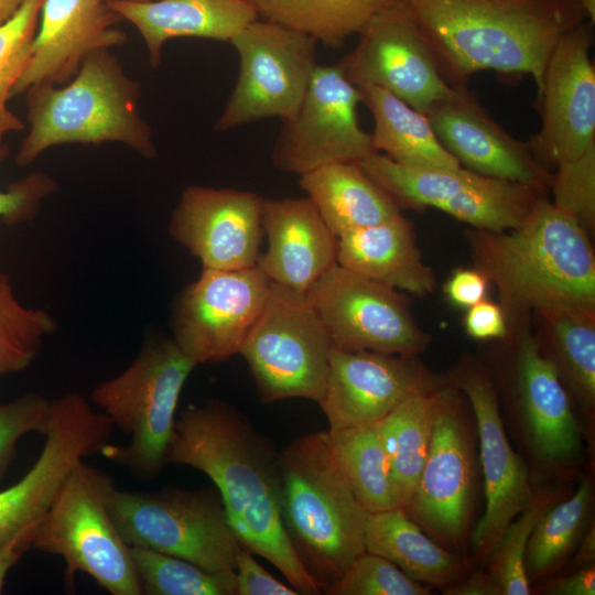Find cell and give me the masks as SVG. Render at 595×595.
Returning <instances> with one entry per match:
<instances>
[{
    "label": "cell",
    "instance_id": "1",
    "mask_svg": "<svg viewBox=\"0 0 595 595\" xmlns=\"http://www.w3.org/2000/svg\"><path fill=\"white\" fill-rule=\"evenodd\" d=\"M166 463L204 473L240 544L273 564L299 594H322L283 527L279 452L244 414L216 399L190 405L175 421Z\"/></svg>",
    "mask_w": 595,
    "mask_h": 595
},
{
    "label": "cell",
    "instance_id": "2",
    "mask_svg": "<svg viewBox=\"0 0 595 595\" xmlns=\"http://www.w3.org/2000/svg\"><path fill=\"white\" fill-rule=\"evenodd\" d=\"M443 77L468 87L483 71L530 75L539 94L563 34L588 20L573 0H400Z\"/></svg>",
    "mask_w": 595,
    "mask_h": 595
},
{
    "label": "cell",
    "instance_id": "3",
    "mask_svg": "<svg viewBox=\"0 0 595 595\" xmlns=\"http://www.w3.org/2000/svg\"><path fill=\"white\" fill-rule=\"evenodd\" d=\"M586 229L540 196L526 218L504 231L468 229L476 269L512 311L577 305L595 309V257Z\"/></svg>",
    "mask_w": 595,
    "mask_h": 595
},
{
    "label": "cell",
    "instance_id": "4",
    "mask_svg": "<svg viewBox=\"0 0 595 595\" xmlns=\"http://www.w3.org/2000/svg\"><path fill=\"white\" fill-rule=\"evenodd\" d=\"M24 94L30 129L15 154L19 166L71 143L119 142L143 158L156 156L152 130L139 111L141 87L109 48L88 54L67 84H36Z\"/></svg>",
    "mask_w": 595,
    "mask_h": 595
},
{
    "label": "cell",
    "instance_id": "5",
    "mask_svg": "<svg viewBox=\"0 0 595 595\" xmlns=\"http://www.w3.org/2000/svg\"><path fill=\"white\" fill-rule=\"evenodd\" d=\"M280 508L290 543L322 593L365 552L369 511L339 470L323 432L279 452Z\"/></svg>",
    "mask_w": 595,
    "mask_h": 595
},
{
    "label": "cell",
    "instance_id": "6",
    "mask_svg": "<svg viewBox=\"0 0 595 595\" xmlns=\"http://www.w3.org/2000/svg\"><path fill=\"white\" fill-rule=\"evenodd\" d=\"M196 367L172 338L147 342L120 375L99 382L90 400L129 437L100 454L138 479L156 477L167 465L175 413L184 383Z\"/></svg>",
    "mask_w": 595,
    "mask_h": 595
},
{
    "label": "cell",
    "instance_id": "7",
    "mask_svg": "<svg viewBox=\"0 0 595 595\" xmlns=\"http://www.w3.org/2000/svg\"><path fill=\"white\" fill-rule=\"evenodd\" d=\"M508 387L504 400L497 398L499 409L532 485L571 483L582 473L585 454L593 456L569 392L530 334L516 345Z\"/></svg>",
    "mask_w": 595,
    "mask_h": 595
},
{
    "label": "cell",
    "instance_id": "8",
    "mask_svg": "<svg viewBox=\"0 0 595 595\" xmlns=\"http://www.w3.org/2000/svg\"><path fill=\"white\" fill-rule=\"evenodd\" d=\"M480 480L473 411L465 396L447 382L440 391L428 456L401 508L437 543L470 556Z\"/></svg>",
    "mask_w": 595,
    "mask_h": 595
},
{
    "label": "cell",
    "instance_id": "9",
    "mask_svg": "<svg viewBox=\"0 0 595 595\" xmlns=\"http://www.w3.org/2000/svg\"><path fill=\"white\" fill-rule=\"evenodd\" d=\"M113 487L107 474L79 462L40 519L32 548L63 559L66 586L82 572L112 595H142L131 547L109 511Z\"/></svg>",
    "mask_w": 595,
    "mask_h": 595
},
{
    "label": "cell",
    "instance_id": "10",
    "mask_svg": "<svg viewBox=\"0 0 595 595\" xmlns=\"http://www.w3.org/2000/svg\"><path fill=\"white\" fill-rule=\"evenodd\" d=\"M109 511L123 540L208 571H234L241 544L218 493L176 487L123 491L113 487Z\"/></svg>",
    "mask_w": 595,
    "mask_h": 595
},
{
    "label": "cell",
    "instance_id": "11",
    "mask_svg": "<svg viewBox=\"0 0 595 595\" xmlns=\"http://www.w3.org/2000/svg\"><path fill=\"white\" fill-rule=\"evenodd\" d=\"M332 345L304 293L271 282L266 304L246 337L241 355L259 399L318 402L327 379Z\"/></svg>",
    "mask_w": 595,
    "mask_h": 595
},
{
    "label": "cell",
    "instance_id": "12",
    "mask_svg": "<svg viewBox=\"0 0 595 595\" xmlns=\"http://www.w3.org/2000/svg\"><path fill=\"white\" fill-rule=\"evenodd\" d=\"M230 44L239 56V74L215 130L225 132L268 118L291 119L317 65V42L288 26L257 19Z\"/></svg>",
    "mask_w": 595,
    "mask_h": 595
},
{
    "label": "cell",
    "instance_id": "13",
    "mask_svg": "<svg viewBox=\"0 0 595 595\" xmlns=\"http://www.w3.org/2000/svg\"><path fill=\"white\" fill-rule=\"evenodd\" d=\"M358 163L400 208H436L480 230L515 228L543 196L527 185L462 166H405L379 152Z\"/></svg>",
    "mask_w": 595,
    "mask_h": 595
},
{
    "label": "cell",
    "instance_id": "14",
    "mask_svg": "<svg viewBox=\"0 0 595 595\" xmlns=\"http://www.w3.org/2000/svg\"><path fill=\"white\" fill-rule=\"evenodd\" d=\"M305 296L333 348L418 356L431 343L398 290L338 263L329 268Z\"/></svg>",
    "mask_w": 595,
    "mask_h": 595
},
{
    "label": "cell",
    "instance_id": "15",
    "mask_svg": "<svg viewBox=\"0 0 595 595\" xmlns=\"http://www.w3.org/2000/svg\"><path fill=\"white\" fill-rule=\"evenodd\" d=\"M353 51L337 66L356 87L376 86L425 113L468 87H454L441 74L421 30L400 0H391L358 33Z\"/></svg>",
    "mask_w": 595,
    "mask_h": 595
},
{
    "label": "cell",
    "instance_id": "16",
    "mask_svg": "<svg viewBox=\"0 0 595 595\" xmlns=\"http://www.w3.org/2000/svg\"><path fill=\"white\" fill-rule=\"evenodd\" d=\"M447 382L465 396L476 423L485 506L472 533L470 558L476 566L486 567L496 542L528 505L534 486L511 445L489 371L478 363L464 361Z\"/></svg>",
    "mask_w": 595,
    "mask_h": 595
},
{
    "label": "cell",
    "instance_id": "17",
    "mask_svg": "<svg viewBox=\"0 0 595 595\" xmlns=\"http://www.w3.org/2000/svg\"><path fill=\"white\" fill-rule=\"evenodd\" d=\"M271 280L258 267L203 269L177 295L172 339L194 364H215L237 354L258 320Z\"/></svg>",
    "mask_w": 595,
    "mask_h": 595
},
{
    "label": "cell",
    "instance_id": "18",
    "mask_svg": "<svg viewBox=\"0 0 595 595\" xmlns=\"http://www.w3.org/2000/svg\"><path fill=\"white\" fill-rule=\"evenodd\" d=\"M358 88L337 64H317L296 113L282 121L272 152L273 166L301 176L337 162H360L375 153L371 133L359 125Z\"/></svg>",
    "mask_w": 595,
    "mask_h": 595
},
{
    "label": "cell",
    "instance_id": "19",
    "mask_svg": "<svg viewBox=\"0 0 595 595\" xmlns=\"http://www.w3.org/2000/svg\"><path fill=\"white\" fill-rule=\"evenodd\" d=\"M112 428L80 393L52 400L41 454L19 482L0 491V543L44 516L75 466L110 442Z\"/></svg>",
    "mask_w": 595,
    "mask_h": 595
},
{
    "label": "cell",
    "instance_id": "20",
    "mask_svg": "<svg viewBox=\"0 0 595 595\" xmlns=\"http://www.w3.org/2000/svg\"><path fill=\"white\" fill-rule=\"evenodd\" d=\"M593 26L586 20L563 34L544 69L537 101L542 123L527 144L550 172L595 145Z\"/></svg>",
    "mask_w": 595,
    "mask_h": 595
},
{
    "label": "cell",
    "instance_id": "21",
    "mask_svg": "<svg viewBox=\"0 0 595 595\" xmlns=\"http://www.w3.org/2000/svg\"><path fill=\"white\" fill-rule=\"evenodd\" d=\"M447 383L416 356L331 349L317 402L329 430L374 425L405 400Z\"/></svg>",
    "mask_w": 595,
    "mask_h": 595
},
{
    "label": "cell",
    "instance_id": "22",
    "mask_svg": "<svg viewBox=\"0 0 595 595\" xmlns=\"http://www.w3.org/2000/svg\"><path fill=\"white\" fill-rule=\"evenodd\" d=\"M263 198L250 191L192 185L172 212L170 236L203 269L238 270L260 258Z\"/></svg>",
    "mask_w": 595,
    "mask_h": 595
},
{
    "label": "cell",
    "instance_id": "23",
    "mask_svg": "<svg viewBox=\"0 0 595 595\" xmlns=\"http://www.w3.org/2000/svg\"><path fill=\"white\" fill-rule=\"evenodd\" d=\"M121 21L107 0H44L31 55L12 97L36 84L65 85L88 54L125 44Z\"/></svg>",
    "mask_w": 595,
    "mask_h": 595
},
{
    "label": "cell",
    "instance_id": "24",
    "mask_svg": "<svg viewBox=\"0 0 595 595\" xmlns=\"http://www.w3.org/2000/svg\"><path fill=\"white\" fill-rule=\"evenodd\" d=\"M425 115L442 145L466 169L527 185L543 195L550 188L552 172L538 162L527 142L496 122L468 88Z\"/></svg>",
    "mask_w": 595,
    "mask_h": 595
},
{
    "label": "cell",
    "instance_id": "25",
    "mask_svg": "<svg viewBox=\"0 0 595 595\" xmlns=\"http://www.w3.org/2000/svg\"><path fill=\"white\" fill-rule=\"evenodd\" d=\"M261 227L268 246L257 266L273 283L305 294L337 263L338 238L307 196L263 198Z\"/></svg>",
    "mask_w": 595,
    "mask_h": 595
},
{
    "label": "cell",
    "instance_id": "26",
    "mask_svg": "<svg viewBox=\"0 0 595 595\" xmlns=\"http://www.w3.org/2000/svg\"><path fill=\"white\" fill-rule=\"evenodd\" d=\"M107 2L139 30L154 68L161 64L164 44L172 39L190 36L230 43L237 33L258 19L250 0Z\"/></svg>",
    "mask_w": 595,
    "mask_h": 595
},
{
    "label": "cell",
    "instance_id": "27",
    "mask_svg": "<svg viewBox=\"0 0 595 595\" xmlns=\"http://www.w3.org/2000/svg\"><path fill=\"white\" fill-rule=\"evenodd\" d=\"M337 263L419 298L436 284L416 246L413 225L402 214L339 237Z\"/></svg>",
    "mask_w": 595,
    "mask_h": 595
},
{
    "label": "cell",
    "instance_id": "28",
    "mask_svg": "<svg viewBox=\"0 0 595 595\" xmlns=\"http://www.w3.org/2000/svg\"><path fill=\"white\" fill-rule=\"evenodd\" d=\"M364 542L365 551L387 559L413 581L440 592L476 566L469 555L437 543L401 507L369 512Z\"/></svg>",
    "mask_w": 595,
    "mask_h": 595
},
{
    "label": "cell",
    "instance_id": "29",
    "mask_svg": "<svg viewBox=\"0 0 595 595\" xmlns=\"http://www.w3.org/2000/svg\"><path fill=\"white\" fill-rule=\"evenodd\" d=\"M543 338L538 339L554 365L582 422L591 455L595 448V309L559 305L538 312Z\"/></svg>",
    "mask_w": 595,
    "mask_h": 595
},
{
    "label": "cell",
    "instance_id": "30",
    "mask_svg": "<svg viewBox=\"0 0 595 595\" xmlns=\"http://www.w3.org/2000/svg\"><path fill=\"white\" fill-rule=\"evenodd\" d=\"M299 185L337 238L402 214L358 162L321 166L299 176Z\"/></svg>",
    "mask_w": 595,
    "mask_h": 595
},
{
    "label": "cell",
    "instance_id": "31",
    "mask_svg": "<svg viewBox=\"0 0 595 595\" xmlns=\"http://www.w3.org/2000/svg\"><path fill=\"white\" fill-rule=\"evenodd\" d=\"M361 102L374 118L375 152L413 167H458L442 145L428 116L376 86L357 87Z\"/></svg>",
    "mask_w": 595,
    "mask_h": 595
},
{
    "label": "cell",
    "instance_id": "32",
    "mask_svg": "<svg viewBox=\"0 0 595 595\" xmlns=\"http://www.w3.org/2000/svg\"><path fill=\"white\" fill-rule=\"evenodd\" d=\"M595 484L588 466L576 486L540 518L529 538L524 572L530 584L561 573L594 520Z\"/></svg>",
    "mask_w": 595,
    "mask_h": 595
},
{
    "label": "cell",
    "instance_id": "33",
    "mask_svg": "<svg viewBox=\"0 0 595 595\" xmlns=\"http://www.w3.org/2000/svg\"><path fill=\"white\" fill-rule=\"evenodd\" d=\"M322 432L344 478L369 512L401 507L390 464L375 425Z\"/></svg>",
    "mask_w": 595,
    "mask_h": 595
},
{
    "label": "cell",
    "instance_id": "34",
    "mask_svg": "<svg viewBox=\"0 0 595 595\" xmlns=\"http://www.w3.org/2000/svg\"><path fill=\"white\" fill-rule=\"evenodd\" d=\"M442 388L405 400L374 424L387 454L401 507L410 498L428 456Z\"/></svg>",
    "mask_w": 595,
    "mask_h": 595
},
{
    "label": "cell",
    "instance_id": "35",
    "mask_svg": "<svg viewBox=\"0 0 595 595\" xmlns=\"http://www.w3.org/2000/svg\"><path fill=\"white\" fill-rule=\"evenodd\" d=\"M258 15L302 32L328 47L358 34L391 0H250Z\"/></svg>",
    "mask_w": 595,
    "mask_h": 595
},
{
    "label": "cell",
    "instance_id": "36",
    "mask_svg": "<svg viewBox=\"0 0 595 595\" xmlns=\"http://www.w3.org/2000/svg\"><path fill=\"white\" fill-rule=\"evenodd\" d=\"M570 484L536 486L528 505L505 528L496 542L485 569L504 595H531V584L524 572L529 538L542 515L571 491Z\"/></svg>",
    "mask_w": 595,
    "mask_h": 595
},
{
    "label": "cell",
    "instance_id": "37",
    "mask_svg": "<svg viewBox=\"0 0 595 595\" xmlns=\"http://www.w3.org/2000/svg\"><path fill=\"white\" fill-rule=\"evenodd\" d=\"M145 595H236L235 571H208L190 561L131 548Z\"/></svg>",
    "mask_w": 595,
    "mask_h": 595
},
{
    "label": "cell",
    "instance_id": "38",
    "mask_svg": "<svg viewBox=\"0 0 595 595\" xmlns=\"http://www.w3.org/2000/svg\"><path fill=\"white\" fill-rule=\"evenodd\" d=\"M55 329L52 315L21 304L10 277L0 272V376L28 368Z\"/></svg>",
    "mask_w": 595,
    "mask_h": 595
},
{
    "label": "cell",
    "instance_id": "39",
    "mask_svg": "<svg viewBox=\"0 0 595 595\" xmlns=\"http://www.w3.org/2000/svg\"><path fill=\"white\" fill-rule=\"evenodd\" d=\"M44 0H22L14 15L0 25V144L6 134L24 129L8 107L12 90L31 55Z\"/></svg>",
    "mask_w": 595,
    "mask_h": 595
},
{
    "label": "cell",
    "instance_id": "40",
    "mask_svg": "<svg viewBox=\"0 0 595 595\" xmlns=\"http://www.w3.org/2000/svg\"><path fill=\"white\" fill-rule=\"evenodd\" d=\"M326 595H431L433 591L410 578L387 559L363 552Z\"/></svg>",
    "mask_w": 595,
    "mask_h": 595
},
{
    "label": "cell",
    "instance_id": "41",
    "mask_svg": "<svg viewBox=\"0 0 595 595\" xmlns=\"http://www.w3.org/2000/svg\"><path fill=\"white\" fill-rule=\"evenodd\" d=\"M552 203L587 230L595 223V145L581 156L560 163L552 172Z\"/></svg>",
    "mask_w": 595,
    "mask_h": 595
},
{
    "label": "cell",
    "instance_id": "42",
    "mask_svg": "<svg viewBox=\"0 0 595 595\" xmlns=\"http://www.w3.org/2000/svg\"><path fill=\"white\" fill-rule=\"evenodd\" d=\"M51 405L52 400L34 392L0 404V479L14 457L19 440L32 432L44 435Z\"/></svg>",
    "mask_w": 595,
    "mask_h": 595
},
{
    "label": "cell",
    "instance_id": "43",
    "mask_svg": "<svg viewBox=\"0 0 595 595\" xmlns=\"http://www.w3.org/2000/svg\"><path fill=\"white\" fill-rule=\"evenodd\" d=\"M10 148L0 144V162L6 160ZM58 183L48 174L35 171L9 184L0 191V219L13 226L31 220L40 210L43 201L57 192Z\"/></svg>",
    "mask_w": 595,
    "mask_h": 595
},
{
    "label": "cell",
    "instance_id": "44",
    "mask_svg": "<svg viewBox=\"0 0 595 595\" xmlns=\"http://www.w3.org/2000/svg\"><path fill=\"white\" fill-rule=\"evenodd\" d=\"M252 552L240 547L236 555V595H299L261 566Z\"/></svg>",
    "mask_w": 595,
    "mask_h": 595
},
{
    "label": "cell",
    "instance_id": "45",
    "mask_svg": "<svg viewBox=\"0 0 595 595\" xmlns=\"http://www.w3.org/2000/svg\"><path fill=\"white\" fill-rule=\"evenodd\" d=\"M595 595V564L562 572L531 585V595Z\"/></svg>",
    "mask_w": 595,
    "mask_h": 595
},
{
    "label": "cell",
    "instance_id": "46",
    "mask_svg": "<svg viewBox=\"0 0 595 595\" xmlns=\"http://www.w3.org/2000/svg\"><path fill=\"white\" fill-rule=\"evenodd\" d=\"M464 324L466 333L475 339H501L507 336L502 309L486 300L468 307Z\"/></svg>",
    "mask_w": 595,
    "mask_h": 595
},
{
    "label": "cell",
    "instance_id": "47",
    "mask_svg": "<svg viewBox=\"0 0 595 595\" xmlns=\"http://www.w3.org/2000/svg\"><path fill=\"white\" fill-rule=\"evenodd\" d=\"M488 279L478 269H457L447 280L444 291L452 303L470 307L486 300Z\"/></svg>",
    "mask_w": 595,
    "mask_h": 595
},
{
    "label": "cell",
    "instance_id": "48",
    "mask_svg": "<svg viewBox=\"0 0 595 595\" xmlns=\"http://www.w3.org/2000/svg\"><path fill=\"white\" fill-rule=\"evenodd\" d=\"M39 521L22 527L0 543V594L9 571L32 549Z\"/></svg>",
    "mask_w": 595,
    "mask_h": 595
},
{
    "label": "cell",
    "instance_id": "49",
    "mask_svg": "<svg viewBox=\"0 0 595 595\" xmlns=\"http://www.w3.org/2000/svg\"><path fill=\"white\" fill-rule=\"evenodd\" d=\"M443 595H504L485 567L475 566L462 581L441 592Z\"/></svg>",
    "mask_w": 595,
    "mask_h": 595
},
{
    "label": "cell",
    "instance_id": "50",
    "mask_svg": "<svg viewBox=\"0 0 595 595\" xmlns=\"http://www.w3.org/2000/svg\"><path fill=\"white\" fill-rule=\"evenodd\" d=\"M591 564H595V520L591 522L584 532L571 560L562 572L573 571Z\"/></svg>",
    "mask_w": 595,
    "mask_h": 595
},
{
    "label": "cell",
    "instance_id": "51",
    "mask_svg": "<svg viewBox=\"0 0 595 595\" xmlns=\"http://www.w3.org/2000/svg\"><path fill=\"white\" fill-rule=\"evenodd\" d=\"M21 2L22 0H0V25L14 15Z\"/></svg>",
    "mask_w": 595,
    "mask_h": 595
},
{
    "label": "cell",
    "instance_id": "52",
    "mask_svg": "<svg viewBox=\"0 0 595 595\" xmlns=\"http://www.w3.org/2000/svg\"><path fill=\"white\" fill-rule=\"evenodd\" d=\"M586 13L588 21L595 24V0H573Z\"/></svg>",
    "mask_w": 595,
    "mask_h": 595
},
{
    "label": "cell",
    "instance_id": "53",
    "mask_svg": "<svg viewBox=\"0 0 595 595\" xmlns=\"http://www.w3.org/2000/svg\"><path fill=\"white\" fill-rule=\"evenodd\" d=\"M126 1H131V2H148V1H153V0H126Z\"/></svg>",
    "mask_w": 595,
    "mask_h": 595
}]
</instances>
